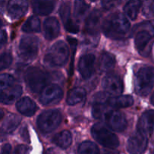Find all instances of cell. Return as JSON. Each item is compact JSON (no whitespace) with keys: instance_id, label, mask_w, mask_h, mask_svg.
<instances>
[{"instance_id":"obj_1","label":"cell","mask_w":154,"mask_h":154,"mask_svg":"<svg viewBox=\"0 0 154 154\" xmlns=\"http://www.w3.org/2000/svg\"><path fill=\"white\" fill-rule=\"evenodd\" d=\"M105 36L114 40L124 38L130 30V23L121 13L109 15L104 20L102 26Z\"/></svg>"},{"instance_id":"obj_2","label":"cell","mask_w":154,"mask_h":154,"mask_svg":"<svg viewBox=\"0 0 154 154\" xmlns=\"http://www.w3.org/2000/svg\"><path fill=\"white\" fill-rule=\"evenodd\" d=\"M69 50L63 41H59L51 47L47 52L45 61L52 66H63L67 63Z\"/></svg>"},{"instance_id":"obj_3","label":"cell","mask_w":154,"mask_h":154,"mask_svg":"<svg viewBox=\"0 0 154 154\" xmlns=\"http://www.w3.org/2000/svg\"><path fill=\"white\" fill-rule=\"evenodd\" d=\"M154 85V68L143 67L136 74L135 91L141 96H147Z\"/></svg>"},{"instance_id":"obj_4","label":"cell","mask_w":154,"mask_h":154,"mask_svg":"<svg viewBox=\"0 0 154 154\" xmlns=\"http://www.w3.org/2000/svg\"><path fill=\"white\" fill-rule=\"evenodd\" d=\"M49 80L48 74L38 67H30L25 73V81L32 92L41 93Z\"/></svg>"},{"instance_id":"obj_5","label":"cell","mask_w":154,"mask_h":154,"mask_svg":"<svg viewBox=\"0 0 154 154\" xmlns=\"http://www.w3.org/2000/svg\"><path fill=\"white\" fill-rule=\"evenodd\" d=\"M62 121V114L59 110L52 109L44 111L39 115L37 125L42 133H50L55 130Z\"/></svg>"},{"instance_id":"obj_6","label":"cell","mask_w":154,"mask_h":154,"mask_svg":"<svg viewBox=\"0 0 154 154\" xmlns=\"http://www.w3.org/2000/svg\"><path fill=\"white\" fill-rule=\"evenodd\" d=\"M91 134L97 142L107 148L115 149L120 144L116 135L100 123H96L92 127Z\"/></svg>"},{"instance_id":"obj_7","label":"cell","mask_w":154,"mask_h":154,"mask_svg":"<svg viewBox=\"0 0 154 154\" xmlns=\"http://www.w3.org/2000/svg\"><path fill=\"white\" fill-rule=\"evenodd\" d=\"M38 38L35 36L23 37L19 45L20 57L26 61L34 60L38 53Z\"/></svg>"},{"instance_id":"obj_8","label":"cell","mask_w":154,"mask_h":154,"mask_svg":"<svg viewBox=\"0 0 154 154\" xmlns=\"http://www.w3.org/2000/svg\"><path fill=\"white\" fill-rule=\"evenodd\" d=\"M102 119L112 130L123 132L127 126V121L124 114L117 109L105 111Z\"/></svg>"},{"instance_id":"obj_9","label":"cell","mask_w":154,"mask_h":154,"mask_svg":"<svg viewBox=\"0 0 154 154\" xmlns=\"http://www.w3.org/2000/svg\"><path fill=\"white\" fill-rule=\"evenodd\" d=\"M63 97V91L57 84L45 86L41 91L40 102L44 105H54L59 103Z\"/></svg>"},{"instance_id":"obj_10","label":"cell","mask_w":154,"mask_h":154,"mask_svg":"<svg viewBox=\"0 0 154 154\" xmlns=\"http://www.w3.org/2000/svg\"><path fill=\"white\" fill-rule=\"evenodd\" d=\"M102 87L109 95L119 96L123 93V84L118 75L114 74L107 75L102 80Z\"/></svg>"},{"instance_id":"obj_11","label":"cell","mask_w":154,"mask_h":154,"mask_svg":"<svg viewBox=\"0 0 154 154\" xmlns=\"http://www.w3.org/2000/svg\"><path fill=\"white\" fill-rule=\"evenodd\" d=\"M138 132L146 136L152 135L154 130V110L145 111L139 118L137 125Z\"/></svg>"},{"instance_id":"obj_12","label":"cell","mask_w":154,"mask_h":154,"mask_svg":"<svg viewBox=\"0 0 154 154\" xmlns=\"http://www.w3.org/2000/svg\"><path fill=\"white\" fill-rule=\"evenodd\" d=\"M147 136L138 132L129 138L127 142V150L130 153H142L147 149Z\"/></svg>"},{"instance_id":"obj_13","label":"cell","mask_w":154,"mask_h":154,"mask_svg":"<svg viewBox=\"0 0 154 154\" xmlns=\"http://www.w3.org/2000/svg\"><path fill=\"white\" fill-rule=\"evenodd\" d=\"M28 6V0H9L7 5L9 17L13 20L20 19L26 13Z\"/></svg>"},{"instance_id":"obj_14","label":"cell","mask_w":154,"mask_h":154,"mask_svg":"<svg viewBox=\"0 0 154 154\" xmlns=\"http://www.w3.org/2000/svg\"><path fill=\"white\" fill-rule=\"evenodd\" d=\"M96 57L93 54H86L81 57L78 63V71L84 79H89L94 73Z\"/></svg>"},{"instance_id":"obj_15","label":"cell","mask_w":154,"mask_h":154,"mask_svg":"<svg viewBox=\"0 0 154 154\" xmlns=\"http://www.w3.org/2000/svg\"><path fill=\"white\" fill-rule=\"evenodd\" d=\"M60 14L64 26L68 32L77 33L79 31V27L72 21L71 18V8L69 2H63L60 8Z\"/></svg>"},{"instance_id":"obj_16","label":"cell","mask_w":154,"mask_h":154,"mask_svg":"<svg viewBox=\"0 0 154 154\" xmlns=\"http://www.w3.org/2000/svg\"><path fill=\"white\" fill-rule=\"evenodd\" d=\"M102 14L99 11L94 10L90 13L85 23V32L87 35L95 36L99 33Z\"/></svg>"},{"instance_id":"obj_17","label":"cell","mask_w":154,"mask_h":154,"mask_svg":"<svg viewBox=\"0 0 154 154\" xmlns=\"http://www.w3.org/2000/svg\"><path fill=\"white\" fill-rule=\"evenodd\" d=\"M57 0H32L33 11L38 15L45 16L54 11Z\"/></svg>"},{"instance_id":"obj_18","label":"cell","mask_w":154,"mask_h":154,"mask_svg":"<svg viewBox=\"0 0 154 154\" xmlns=\"http://www.w3.org/2000/svg\"><path fill=\"white\" fill-rule=\"evenodd\" d=\"M45 37L47 40H53L60 34V26L58 20L56 17H48L45 20L44 23Z\"/></svg>"},{"instance_id":"obj_19","label":"cell","mask_w":154,"mask_h":154,"mask_svg":"<svg viewBox=\"0 0 154 154\" xmlns=\"http://www.w3.org/2000/svg\"><path fill=\"white\" fill-rule=\"evenodd\" d=\"M23 93L21 86L17 85L11 88H8L0 93V102L4 105H11L19 99Z\"/></svg>"},{"instance_id":"obj_20","label":"cell","mask_w":154,"mask_h":154,"mask_svg":"<svg viewBox=\"0 0 154 154\" xmlns=\"http://www.w3.org/2000/svg\"><path fill=\"white\" fill-rule=\"evenodd\" d=\"M16 108L20 114L26 117H31L34 115L37 111L36 104L29 97H23L20 99L17 102Z\"/></svg>"},{"instance_id":"obj_21","label":"cell","mask_w":154,"mask_h":154,"mask_svg":"<svg viewBox=\"0 0 154 154\" xmlns=\"http://www.w3.org/2000/svg\"><path fill=\"white\" fill-rule=\"evenodd\" d=\"M152 38H153V35L144 29H141L136 33L135 37V45L138 52L143 54V53L146 51L148 47Z\"/></svg>"},{"instance_id":"obj_22","label":"cell","mask_w":154,"mask_h":154,"mask_svg":"<svg viewBox=\"0 0 154 154\" xmlns=\"http://www.w3.org/2000/svg\"><path fill=\"white\" fill-rule=\"evenodd\" d=\"M134 99L129 95L126 96H117L115 97L109 96L108 99V105L114 109L128 108L133 105Z\"/></svg>"},{"instance_id":"obj_23","label":"cell","mask_w":154,"mask_h":154,"mask_svg":"<svg viewBox=\"0 0 154 154\" xmlns=\"http://www.w3.org/2000/svg\"><path fill=\"white\" fill-rule=\"evenodd\" d=\"M53 142L63 150L70 147L72 142V134L68 130L62 131L55 135L53 138Z\"/></svg>"},{"instance_id":"obj_24","label":"cell","mask_w":154,"mask_h":154,"mask_svg":"<svg viewBox=\"0 0 154 154\" xmlns=\"http://www.w3.org/2000/svg\"><path fill=\"white\" fill-rule=\"evenodd\" d=\"M86 91L84 88L76 87L69 91L67 96L66 102L69 105H75L85 99Z\"/></svg>"},{"instance_id":"obj_25","label":"cell","mask_w":154,"mask_h":154,"mask_svg":"<svg viewBox=\"0 0 154 154\" xmlns=\"http://www.w3.org/2000/svg\"><path fill=\"white\" fill-rule=\"evenodd\" d=\"M142 2L141 0H129L124 6V13L132 20L137 18Z\"/></svg>"},{"instance_id":"obj_26","label":"cell","mask_w":154,"mask_h":154,"mask_svg":"<svg viewBox=\"0 0 154 154\" xmlns=\"http://www.w3.org/2000/svg\"><path fill=\"white\" fill-rule=\"evenodd\" d=\"M21 119L16 114H9L5 118L2 126V129L5 133H11L17 129L20 123Z\"/></svg>"},{"instance_id":"obj_27","label":"cell","mask_w":154,"mask_h":154,"mask_svg":"<svg viewBox=\"0 0 154 154\" xmlns=\"http://www.w3.org/2000/svg\"><path fill=\"white\" fill-rule=\"evenodd\" d=\"M116 64L115 57L113 54L105 52L101 55L99 60V68L102 72H108L114 67Z\"/></svg>"},{"instance_id":"obj_28","label":"cell","mask_w":154,"mask_h":154,"mask_svg":"<svg viewBox=\"0 0 154 154\" xmlns=\"http://www.w3.org/2000/svg\"><path fill=\"white\" fill-rule=\"evenodd\" d=\"M22 30L25 32H38L41 30L40 20L35 16H32L23 25Z\"/></svg>"},{"instance_id":"obj_29","label":"cell","mask_w":154,"mask_h":154,"mask_svg":"<svg viewBox=\"0 0 154 154\" xmlns=\"http://www.w3.org/2000/svg\"><path fill=\"white\" fill-rule=\"evenodd\" d=\"M90 6L85 2V0H75V8H74V16L75 18L80 20L83 17Z\"/></svg>"},{"instance_id":"obj_30","label":"cell","mask_w":154,"mask_h":154,"mask_svg":"<svg viewBox=\"0 0 154 154\" xmlns=\"http://www.w3.org/2000/svg\"><path fill=\"white\" fill-rule=\"evenodd\" d=\"M78 153H90V154H96L99 153V149L95 144L94 143L91 141H86L83 142L78 148Z\"/></svg>"},{"instance_id":"obj_31","label":"cell","mask_w":154,"mask_h":154,"mask_svg":"<svg viewBox=\"0 0 154 154\" xmlns=\"http://www.w3.org/2000/svg\"><path fill=\"white\" fill-rule=\"evenodd\" d=\"M14 82V78L8 74L0 75V93L11 87Z\"/></svg>"},{"instance_id":"obj_32","label":"cell","mask_w":154,"mask_h":154,"mask_svg":"<svg viewBox=\"0 0 154 154\" xmlns=\"http://www.w3.org/2000/svg\"><path fill=\"white\" fill-rule=\"evenodd\" d=\"M12 60L13 58L11 53L5 52L2 54L0 55V72L8 68L11 65Z\"/></svg>"},{"instance_id":"obj_33","label":"cell","mask_w":154,"mask_h":154,"mask_svg":"<svg viewBox=\"0 0 154 154\" xmlns=\"http://www.w3.org/2000/svg\"><path fill=\"white\" fill-rule=\"evenodd\" d=\"M121 0H102V8L105 10H111L120 5Z\"/></svg>"},{"instance_id":"obj_34","label":"cell","mask_w":154,"mask_h":154,"mask_svg":"<svg viewBox=\"0 0 154 154\" xmlns=\"http://www.w3.org/2000/svg\"><path fill=\"white\" fill-rule=\"evenodd\" d=\"M136 28L144 29L147 30L153 35V37H154V20L148 21V22L139 24L138 26H137Z\"/></svg>"},{"instance_id":"obj_35","label":"cell","mask_w":154,"mask_h":154,"mask_svg":"<svg viewBox=\"0 0 154 154\" xmlns=\"http://www.w3.org/2000/svg\"><path fill=\"white\" fill-rule=\"evenodd\" d=\"M68 41L70 43L71 45V48H72V51H73V56H72V64H71V67L70 69L72 71V72H73V64H74V56H75V51H76L77 49V40L74 38H70V37H68Z\"/></svg>"},{"instance_id":"obj_36","label":"cell","mask_w":154,"mask_h":154,"mask_svg":"<svg viewBox=\"0 0 154 154\" xmlns=\"http://www.w3.org/2000/svg\"><path fill=\"white\" fill-rule=\"evenodd\" d=\"M20 134L21 138L23 141H26V142H29V132L26 126H24L23 128L20 129Z\"/></svg>"},{"instance_id":"obj_37","label":"cell","mask_w":154,"mask_h":154,"mask_svg":"<svg viewBox=\"0 0 154 154\" xmlns=\"http://www.w3.org/2000/svg\"><path fill=\"white\" fill-rule=\"evenodd\" d=\"M29 147L26 145H19L16 147L14 150L15 153H20V154H24L29 153Z\"/></svg>"},{"instance_id":"obj_38","label":"cell","mask_w":154,"mask_h":154,"mask_svg":"<svg viewBox=\"0 0 154 154\" xmlns=\"http://www.w3.org/2000/svg\"><path fill=\"white\" fill-rule=\"evenodd\" d=\"M7 42V34L4 30L0 31V49L4 46Z\"/></svg>"},{"instance_id":"obj_39","label":"cell","mask_w":154,"mask_h":154,"mask_svg":"<svg viewBox=\"0 0 154 154\" xmlns=\"http://www.w3.org/2000/svg\"><path fill=\"white\" fill-rule=\"evenodd\" d=\"M7 8V0H0V14H4Z\"/></svg>"},{"instance_id":"obj_40","label":"cell","mask_w":154,"mask_h":154,"mask_svg":"<svg viewBox=\"0 0 154 154\" xmlns=\"http://www.w3.org/2000/svg\"><path fill=\"white\" fill-rule=\"evenodd\" d=\"M11 151V146L9 144H5L2 149V153H10Z\"/></svg>"},{"instance_id":"obj_41","label":"cell","mask_w":154,"mask_h":154,"mask_svg":"<svg viewBox=\"0 0 154 154\" xmlns=\"http://www.w3.org/2000/svg\"><path fill=\"white\" fill-rule=\"evenodd\" d=\"M5 132L2 129H0V142L5 139Z\"/></svg>"},{"instance_id":"obj_42","label":"cell","mask_w":154,"mask_h":154,"mask_svg":"<svg viewBox=\"0 0 154 154\" xmlns=\"http://www.w3.org/2000/svg\"><path fill=\"white\" fill-rule=\"evenodd\" d=\"M3 116H4V112H3L1 108H0V120H1V119L2 118Z\"/></svg>"},{"instance_id":"obj_43","label":"cell","mask_w":154,"mask_h":154,"mask_svg":"<svg viewBox=\"0 0 154 154\" xmlns=\"http://www.w3.org/2000/svg\"><path fill=\"white\" fill-rule=\"evenodd\" d=\"M150 102H151L152 105H154V93H153V94L152 95V96H151V99H150Z\"/></svg>"},{"instance_id":"obj_44","label":"cell","mask_w":154,"mask_h":154,"mask_svg":"<svg viewBox=\"0 0 154 154\" xmlns=\"http://www.w3.org/2000/svg\"><path fill=\"white\" fill-rule=\"evenodd\" d=\"M152 10H153V11H154V0H153V4H152Z\"/></svg>"},{"instance_id":"obj_45","label":"cell","mask_w":154,"mask_h":154,"mask_svg":"<svg viewBox=\"0 0 154 154\" xmlns=\"http://www.w3.org/2000/svg\"><path fill=\"white\" fill-rule=\"evenodd\" d=\"M2 22L1 19H0V28H1V27H2Z\"/></svg>"},{"instance_id":"obj_46","label":"cell","mask_w":154,"mask_h":154,"mask_svg":"<svg viewBox=\"0 0 154 154\" xmlns=\"http://www.w3.org/2000/svg\"><path fill=\"white\" fill-rule=\"evenodd\" d=\"M92 2H94V1H96V0H91Z\"/></svg>"}]
</instances>
